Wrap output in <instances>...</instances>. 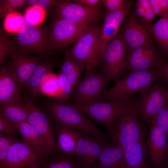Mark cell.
<instances>
[{
	"mask_svg": "<svg viewBox=\"0 0 168 168\" xmlns=\"http://www.w3.org/2000/svg\"><path fill=\"white\" fill-rule=\"evenodd\" d=\"M163 80L157 69L130 72L102 94L100 101L115 99H127L133 94L146 89L155 83Z\"/></svg>",
	"mask_w": 168,
	"mask_h": 168,
	"instance_id": "1",
	"label": "cell"
},
{
	"mask_svg": "<svg viewBox=\"0 0 168 168\" xmlns=\"http://www.w3.org/2000/svg\"><path fill=\"white\" fill-rule=\"evenodd\" d=\"M46 109L58 127L75 129L105 139L110 138L108 133L100 131L79 110L68 103H62L57 101H52L47 104Z\"/></svg>",
	"mask_w": 168,
	"mask_h": 168,
	"instance_id": "2",
	"label": "cell"
},
{
	"mask_svg": "<svg viewBox=\"0 0 168 168\" xmlns=\"http://www.w3.org/2000/svg\"><path fill=\"white\" fill-rule=\"evenodd\" d=\"M135 100L131 96L127 99H112L85 104L68 103L90 116L103 126L109 133L119 117L134 108Z\"/></svg>",
	"mask_w": 168,
	"mask_h": 168,
	"instance_id": "3",
	"label": "cell"
},
{
	"mask_svg": "<svg viewBox=\"0 0 168 168\" xmlns=\"http://www.w3.org/2000/svg\"><path fill=\"white\" fill-rule=\"evenodd\" d=\"M13 40L17 49L26 54L43 57L52 51L49 42V28L46 26H35L26 21Z\"/></svg>",
	"mask_w": 168,
	"mask_h": 168,
	"instance_id": "4",
	"label": "cell"
},
{
	"mask_svg": "<svg viewBox=\"0 0 168 168\" xmlns=\"http://www.w3.org/2000/svg\"><path fill=\"white\" fill-rule=\"evenodd\" d=\"M134 108L123 114L108 133L112 141L124 150L134 143L145 142L146 131Z\"/></svg>",
	"mask_w": 168,
	"mask_h": 168,
	"instance_id": "5",
	"label": "cell"
},
{
	"mask_svg": "<svg viewBox=\"0 0 168 168\" xmlns=\"http://www.w3.org/2000/svg\"><path fill=\"white\" fill-rule=\"evenodd\" d=\"M133 4V1L129 0L121 8L105 15L103 23L101 26L97 46L88 72L89 74L95 72L96 66L102 63L106 48L119 31L124 19Z\"/></svg>",
	"mask_w": 168,
	"mask_h": 168,
	"instance_id": "6",
	"label": "cell"
},
{
	"mask_svg": "<svg viewBox=\"0 0 168 168\" xmlns=\"http://www.w3.org/2000/svg\"><path fill=\"white\" fill-rule=\"evenodd\" d=\"M163 81L155 83L140 92L138 98H135V111L139 119L146 123L150 124L166 104L167 86Z\"/></svg>",
	"mask_w": 168,
	"mask_h": 168,
	"instance_id": "7",
	"label": "cell"
},
{
	"mask_svg": "<svg viewBox=\"0 0 168 168\" xmlns=\"http://www.w3.org/2000/svg\"><path fill=\"white\" fill-rule=\"evenodd\" d=\"M48 156L44 150L22 138L9 149L5 168L41 167Z\"/></svg>",
	"mask_w": 168,
	"mask_h": 168,
	"instance_id": "8",
	"label": "cell"
},
{
	"mask_svg": "<svg viewBox=\"0 0 168 168\" xmlns=\"http://www.w3.org/2000/svg\"><path fill=\"white\" fill-rule=\"evenodd\" d=\"M127 53L126 45L118 31L104 54L101 72L107 84L111 81H118L125 72Z\"/></svg>",
	"mask_w": 168,
	"mask_h": 168,
	"instance_id": "9",
	"label": "cell"
},
{
	"mask_svg": "<svg viewBox=\"0 0 168 168\" xmlns=\"http://www.w3.org/2000/svg\"><path fill=\"white\" fill-rule=\"evenodd\" d=\"M57 1L54 8V19H61L75 24L90 25L101 16V9L99 6L93 8L73 1Z\"/></svg>",
	"mask_w": 168,
	"mask_h": 168,
	"instance_id": "10",
	"label": "cell"
},
{
	"mask_svg": "<svg viewBox=\"0 0 168 168\" xmlns=\"http://www.w3.org/2000/svg\"><path fill=\"white\" fill-rule=\"evenodd\" d=\"M90 25L54 19L49 27V42L52 50H56L73 44Z\"/></svg>",
	"mask_w": 168,
	"mask_h": 168,
	"instance_id": "11",
	"label": "cell"
},
{
	"mask_svg": "<svg viewBox=\"0 0 168 168\" xmlns=\"http://www.w3.org/2000/svg\"><path fill=\"white\" fill-rule=\"evenodd\" d=\"M120 28L119 32L126 45L127 54L137 48L152 44L153 35L134 12L128 14Z\"/></svg>",
	"mask_w": 168,
	"mask_h": 168,
	"instance_id": "12",
	"label": "cell"
},
{
	"mask_svg": "<svg viewBox=\"0 0 168 168\" xmlns=\"http://www.w3.org/2000/svg\"><path fill=\"white\" fill-rule=\"evenodd\" d=\"M107 84L101 72H95L78 84L73 90L68 103L85 104L100 101Z\"/></svg>",
	"mask_w": 168,
	"mask_h": 168,
	"instance_id": "13",
	"label": "cell"
},
{
	"mask_svg": "<svg viewBox=\"0 0 168 168\" xmlns=\"http://www.w3.org/2000/svg\"><path fill=\"white\" fill-rule=\"evenodd\" d=\"M106 139L80 131L72 157L81 168H95Z\"/></svg>",
	"mask_w": 168,
	"mask_h": 168,
	"instance_id": "14",
	"label": "cell"
},
{
	"mask_svg": "<svg viewBox=\"0 0 168 168\" xmlns=\"http://www.w3.org/2000/svg\"><path fill=\"white\" fill-rule=\"evenodd\" d=\"M101 26L91 25L68 49L72 56L89 70L97 46Z\"/></svg>",
	"mask_w": 168,
	"mask_h": 168,
	"instance_id": "15",
	"label": "cell"
},
{
	"mask_svg": "<svg viewBox=\"0 0 168 168\" xmlns=\"http://www.w3.org/2000/svg\"><path fill=\"white\" fill-rule=\"evenodd\" d=\"M163 61L152 44H147L137 48L127 54L125 71L131 72L157 69Z\"/></svg>",
	"mask_w": 168,
	"mask_h": 168,
	"instance_id": "16",
	"label": "cell"
},
{
	"mask_svg": "<svg viewBox=\"0 0 168 168\" xmlns=\"http://www.w3.org/2000/svg\"><path fill=\"white\" fill-rule=\"evenodd\" d=\"M167 137L166 134L157 127L154 117L150 124L145 145L151 163L156 167L163 166L168 158Z\"/></svg>",
	"mask_w": 168,
	"mask_h": 168,
	"instance_id": "17",
	"label": "cell"
},
{
	"mask_svg": "<svg viewBox=\"0 0 168 168\" xmlns=\"http://www.w3.org/2000/svg\"><path fill=\"white\" fill-rule=\"evenodd\" d=\"M10 56L8 67L15 74L21 90H24L36 67L43 60V57L26 54L17 49Z\"/></svg>",
	"mask_w": 168,
	"mask_h": 168,
	"instance_id": "18",
	"label": "cell"
},
{
	"mask_svg": "<svg viewBox=\"0 0 168 168\" xmlns=\"http://www.w3.org/2000/svg\"><path fill=\"white\" fill-rule=\"evenodd\" d=\"M24 99L29 107L27 121L37 130L45 144L49 156L57 152L54 132L48 117L40 109L34 105L25 95Z\"/></svg>",
	"mask_w": 168,
	"mask_h": 168,
	"instance_id": "19",
	"label": "cell"
},
{
	"mask_svg": "<svg viewBox=\"0 0 168 168\" xmlns=\"http://www.w3.org/2000/svg\"><path fill=\"white\" fill-rule=\"evenodd\" d=\"M21 89L16 77L5 64L0 69V105H6L22 100Z\"/></svg>",
	"mask_w": 168,
	"mask_h": 168,
	"instance_id": "20",
	"label": "cell"
},
{
	"mask_svg": "<svg viewBox=\"0 0 168 168\" xmlns=\"http://www.w3.org/2000/svg\"><path fill=\"white\" fill-rule=\"evenodd\" d=\"M95 168H126L123 150L111 140L106 141Z\"/></svg>",
	"mask_w": 168,
	"mask_h": 168,
	"instance_id": "21",
	"label": "cell"
},
{
	"mask_svg": "<svg viewBox=\"0 0 168 168\" xmlns=\"http://www.w3.org/2000/svg\"><path fill=\"white\" fill-rule=\"evenodd\" d=\"M53 63L50 59L42 60L36 66L24 90L25 95L31 100L35 99L41 94L40 86L47 76L51 72Z\"/></svg>",
	"mask_w": 168,
	"mask_h": 168,
	"instance_id": "22",
	"label": "cell"
},
{
	"mask_svg": "<svg viewBox=\"0 0 168 168\" xmlns=\"http://www.w3.org/2000/svg\"><path fill=\"white\" fill-rule=\"evenodd\" d=\"M57 152L72 156L75 151L80 131L66 127H58Z\"/></svg>",
	"mask_w": 168,
	"mask_h": 168,
	"instance_id": "23",
	"label": "cell"
},
{
	"mask_svg": "<svg viewBox=\"0 0 168 168\" xmlns=\"http://www.w3.org/2000/svg\"><path fill=\"white\" fill-rule=\"evenodd\" d=\"M145 143H134L123 150L126 168H148Z\"/></svg>",
	"mask_w": 168,
	"mask_h": 168,
	"instance_id": "24",
	"label": "cell"
},
{
	"mask_svg": "<svg viewBox=\"0 0 168 168\" xmlns=\"http://www.w3.org/2000/svg\"><path fill=\"white\" fill-rule=\"evenodd\" d=\"M85 70V66L74 59L66 48L60 70L70 83L73 90L78 83L81 74Z\"/></svg>",
	"mask_w": 168,
	"mask_h": 168,
	"instance_id": "25",
	"label": "cell"
},
{
	"mask_svg": "<svg viewBox=\"0 0 168 168\" xmlns=\"http://www.w3.org/2000/svg\"><path fill=\"white\" fill-rule=\"evenodd\" d=\"M28 113V106L24 98L20 101L0 106V115L15 124L27 121Z\"/></svg>",
	"mask_w": 168,
	"mask_h": 168,
	"instance_id": "26",
	"label": "cell"
},
{
	"mask_svg": "<svg viewBox=\"0 0 168 168\" xmlns=\"http://www.w3.org/2000/svg\"><path fill=\"white\" fill-rule=\"evenodd\" d=\"M160 49L168 55V10L161 16L149 29Z\"/></svg>",
	"mask_w": 168,
	"mask_h": 168,
	"instance_id": "27",
	"label": "cell"
},
{
	"mask_svg": "<svg viewBox=\"0 0 168 168\" xmlns=\"http://www.w3.org/2000/svg\"><path fill=\"white\" fill-rule=\"evenodd\" d=\"M41 168H81L72 156L57 152L44 160Z\"/></svg>",
	"mask_w": 168,
	"mask_h": 168,
	"instance_id": "28",
	"label": "cell"
},
{
	"mask_svg": "<svg viewBox=\"0 0 168 168\" xmlns=\"http://www.w3.org/2000/svg\"><path fill=\"white\" fill-rule=\"evenodd\" d=\"M16 125L17 131L21 135L22 138L38 146L44 151L49 156L43 139L33 125L27 121L19 123Z\"/></svg>",
	"mask_w": 168,
	"mask_h": 168,
	"instance_id": "29",
	"label": "cell"
},
{
	"mask_svg": "<svg viewBox=\"0 0 168 168\" xmlns=\"http://www.w3.org/2000/svg\"><path fill=\"white\" fill-rule=\"evenodd\" d=\"M41 94L50 97L58 98L60 95L58 76L52 72L49 73L42 83L40 88Z\"/></svg>",
	"mask_w": 168,
	"mask_h": 168,
	"instance_id": "30",
	"label": "cell"
},
{
	"mask_svg": "<svg viewBox=\"0 0 168 168\" xmlns=\"http://www.w3.org/2000/svg\"><path fill=\"white\" fill-rule=\"evenodd\" d=\"M25 22L24 16L19 12H14L4 17L3 28L7 32L16 34L21 29Z\"/></svg>",
	"mask_w": 168,
	"mask_h": 168,
	"instance_id": "31",
	"label": "cell"
},
{
	"mask_svg": "<svg viewBox=\"0 0 168 168\" xmlns=\"http://www.w3.org/2000/svg\"><path fill=\"white\" fill-rule=\"evenodd\" d=\"M17 49L13 40L3 31L0 32V65L5 64L8 56Z\"/></svg>",
	"mask_w": 168,
	"mask_h": 168,
	"instance_id": "32",
	"label": "cell"
},
{
	"mask_svg": "<svg viewBox=\"0 0 168 168\" xmlns=\"http://www.w3.org/2000/svg\"><path fill=\"white\" fill-rule=\"evenodd\" d=\"M19 140L14 135L0 133V168H5L9 149Z\"/></svg>",
	"mask_w": 168,
	"mask_h": 168,
	"instance_id": "33",
	"label": "cell"
},
{
	"mask_svg": "<svg viewBox=\"0 0 168 168\" xmlns=\"http://www.w3.org/2000/svg\"><path fill=\"white\" fill-rule=\"evenodd\" d=\"M46 15V10L36 6H29L26 9L24 17L26 22L38 26L43 21Z\"/></svg>",
	"mask_w": 168,
	"mask_h": 168,
	"instance_id": "34",
	"label": "cell"
},
{
	"mask_svg": "<svg viewBox=\"0 0 168 168\" xmlns=\"http://www.w3.org/2000/svg\"><path fill=\"white\" fill-rule=\"evenodd\" d=\"M57 75L59 81L60 95L57 99V101L60 103H65L69 100L73 89L67 78L60 70Z\"/></svg>",
	"mask_w": 168,
	"mask_h": 168,
	"instance_id": "35",
	"label": "cell"
},
{
	"mask_svg": "<svg viewBox=\"0 0 168 168\" xmlns=\"http://www.w3.org/2000/svg\"><path fill=\"white\" fill-rule=\"evenodd\" d=\"M25 3V0H0V18L5 17L9 13L16 11Z\"/></svg>",
	"mask_w": 168,
	"mask_h": 168,
	"instance_id": "36",
	"label": "cell"
},
{
	"mask_svg": "<svg viewBox=\"0 0 168 168\" xmlns=\"http://www.w3.org/2000/svg\"><path fill=\"white\" fill-rule=\"evenodd\" d=\"M154 118L157 127L168 137V106L166 104Z\"/></svg>",
	"mask_w": 168,
	"mask_h": 168,
	"instance_id": "37",
	"label": "cell"
},
{
	"mask_svg": "<svg viewBox=\"0 0 168 168\" xmlns=\"http://www.w3.org/2000/svg\"><path fill=\"white\" fill-rule=\"evenodd\" d=\"M127 0H101L103 5L105 7V15L121 8L128 2Z\"/></svg>",
	"mask_w": 168,
	"mask_h": 168,
	"instance_id": "38",
	"label": "cell"
},
{
	"mask_svg": "<svg viewBox=\"0 0 168 168\" xmlns=\"http://www.w3.org/2000/svg\"><path fill=\"white\" fill-rule=\"evenodd\" d=\"M150 1L156 16H161L168 10V0H150Z\"/></svg>",
	"mask_w": 168,
	"mask_h": 168,
	"instance_id": "39",
	"label": "cell"
},
{
	"mask_svg": "<svg viewBox=\"0 0 168 168\" xmlns=\"http://www.w3.org/2000/svg\"><path fill=\"white\" fill-rule=\"evenodd\" d=\"M0 131L10 135H15L18 132L15 124L1 115H0Z\"/></svg>",
	"mask_w": 168,
	"mask_h": 168,
	"instance_id": "40",
	"label": "cell"
},
{
	"mask_svg": "<svg viewBox=\"0 0 168 168\" xmlns=\"http://www.w3.org/2000/svg\"><path fill=\"white\" fill-rule=\"evenodd\" d=\"M57 1L52 0H26L25 4L28 6H36L45 10L51 8H54Z\"/></svg>",
	"mask_w": 168,
	"mask_h": 168,
	"instance_id": "41",
	"label": "cell"
},
{
	"mask_svg": "<svg viewBox=\"0 0 168 168\" xmlns=\"http://www.w3.org/2000/svg\"><path fill=\"white\" fill-rule=\"evenodd\" d=\"M155 16L152 8L145 10L144 15L141 19L149 30L153 24L152 22Z\"/></svg>",
	"mask_w": 168,
	"mask_h": 168,
	"instance_id": "42",
	"label": "cell"
},
{
	"mask_svg": "<svg viewBox=\"0 0 168 168\" xmlns=\"http://www.w3.org/2000/svg\"><path fill=\"white\" fill-rule=\"evenodd\" d=\"M74 2L82 4L91 8L97 7L98 3L101 2L99 0H75Z\"/></svg>",
	"mask_w": 168,
	"mask_h": 168,
	"instance_id": "43",
	"label": "cell"
},
{
	"mask_svg": "<svg viewBox=\"0 0 168 168\" xmlns=\"http://www.w3.org/2000/svg\"><path fill=\"white\" fill-rule=\"evenodd\" d=\"M157 69L160 72L163 80L168 83V63L163 61Z\"/></svg>",
	"mask_w": 168,
	"mask_h": 168,
	"instance_id": "44",
	"label": "cell"
},
{
	"mask_svg": "<svg viewBox=\"0 0 168 168\" xmlns=\"http://www.w3.org/2000/svg\"><path fill=\"white\" fill-rule=\"evenodd\" d=\"M145 12V10L144 8L137 3L135 11L134 12L137 17L142 19L144 15Z\"/></svg>",
	"mask_w": 168,
	"mask_h": 168,
	"instance_id": "45",
	"label": "cell"
},
{
	"mask_svg": "<svg viewBox=\"0 0 168 168\" xmlns=\"http://www.w3.org/2000/svg\"><path fill=\"white\" fill-rule=\"evenodd\" d=\"M137 3L144 8L145 10L152 8L150 0H139L138 1Z\"/></svg>",
	"mask_w": 168,
	"mask_h": 168,
	"instance_id": "46",
	"label": "cell"
},
{
	"mask_svg": "<svg viewBox=\"0 0 168 168\" xmlns=\"http://www.w3.org/2000/svg\"><path fill=\"white\" fill-rule=\"evenodd\" d=\"M166 104L168 106V86H167V88L166 99Z\"/></svg>",
	"mask_w": 168,
	"mask_h": 168,
	"instance_id": "47",
	"label": "cell"
},
{
	"mask_svg": "<svg viewBox=\"0 0 168 168\" xmlns=\"http://www.w3.org/2000/svg\"><path fill=\"white\" fill-rule=\"evenodd\" d=\"M25 168H41V167L38 166H32V167H26Z\"/></svg>",
	"mask_w": 168,
	"mask_h": 168,
	"instance_id": "48",
	"label": "cell"
},
{
	"mask_svg": "<svg viewBox=\"0 0 168 168\" xmlns=\"http://www.w3.org/2000/svg\"><path fill=\"white\" fill-rule=\"evenodd\" d=\"M166 167H168V162L167 164V166H166Z\"/></svg>",
	"mask_w": 168,
	"mask_h": 168,
	"instance_id": "49",
	"label": "cell"
},
{
	"mask_svg": "<svg viewBox=\"0 0 168 168\" xmlns=\"http://www.w3.org/2000/svg\"><path fill=\"white\" fill-rule=\"evenodd\" d=\"M166 168H168V167H166Z\"/></svg>",
	"mask_w": 168,
	"mask_h": 168,
	"instance_id": "50",
	"label": "cell"
},
{
	"mask_svg": "<svg viewBox=\"0 0 168 168\" xmlns=\"http://www.w3.org/2000/svg\"><path fill=\"white\" fill-rule=\"evenodd\" d=\"M167 144H168V142Z\"/></svg>",
	"mask_w": 168,
	"mask_h": 168,
	"instance_id": "51",
	"label": "cell"
}]
</instances>
